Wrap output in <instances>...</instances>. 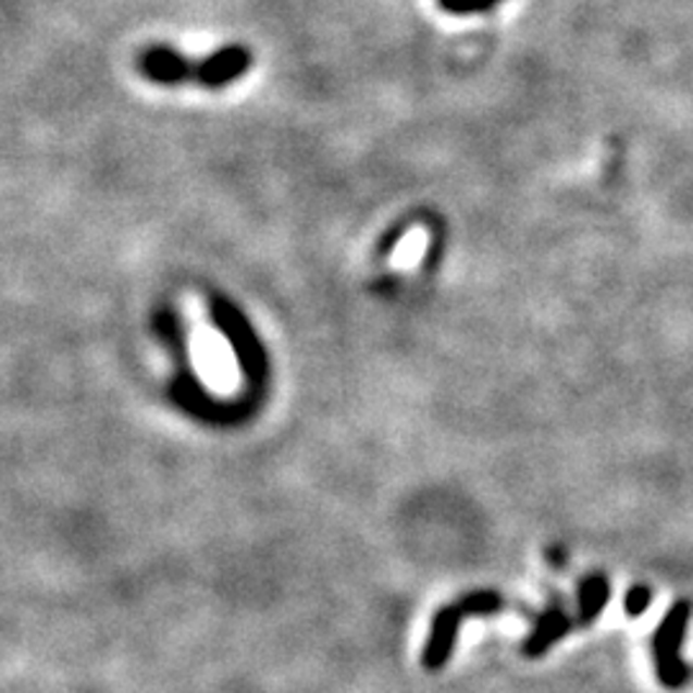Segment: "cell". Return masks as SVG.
Wrapping results in <instances>:
<instances>
[{
	"mask_svg": "<svg viewBox=\"0 0 693 693\" xmlns=\"http://www.w3.org/2000/svg\"><path fill=\"white\" fill-rule=\"evenodd\" d=\"M691 621V604L678 602L663 617L660 627L653 634V660L655 673L666 689H683L691 681L693 670L685 666L681 657V647L685 640V630Z\"/></svg>",
	"mask_w": 693,
	"mask_h": 693,
	"instance_id": "6da1fadb",
	"label": "cell"
},
{
	"mask_svg": "<svg viewBox=\"0 0 693 693\" xmlns=\"http://www.w3.org/2000/svg\"><path fill=\"white\" fill-rule=\"evenodd\" d=\"M255 64L252 49L245 45H228L216 52L203 57V73H201V88L206 90H221L226 85L237 83L245 77Z\"/></svg>",
	"mask_w": 693,
	"mask_h": 693,
	"instance_id": "7a4b0ae2",
	"label": "cell"
},
{
	"mask_svg": "<svg viewBox=\"0 0 693 693\" xmlns=\"http://www.w3.org/2000/svg\"><path fill=\"white\" fill-rule=\"evenodd\" d=\"M573 627L576 621L568 617V611L562 609V604L553 602L545 611L540 614L537 621H534V632L530 634V640H527L524 653L530 657L542 655L549 645H555L557 640L566 638Z\"/></svg>",
	"mask_w": 693,
	"mask_h": 693,
	"instance_id": "3957f363",
	"label": "cell"
},
{
	"mask_svg": "<svg viewBox=\"0 0 693 693\" xmlns=\"http://www.w3.org/2000/svg\"><path fill=\"white\" fill-rule=\"evenodd\" d=\"M611 589L604 576H589L578 585V624H591L609 604Z\"/></svg>",
	"mask_w": 693,
	"mask_h": 693,
	"instance_id": "277c9868",
	"label": "cell"
},
{
	"mask_svg": "<svg viewBox=\"0 0 693 693\" xmlns=\"http://www.w3.org/2000/svg\"><path fill=\"white\" fill-rule=\"evenodd\" d=\"M502 0H437L440 11L449 16H478V13H488L496 9Z\"/></svg>",
	"mask_w": 693,
	"mask_h": 693,
	"instance_id": "5b68a950",
	"label": "cell"
},
{
	"mask_svg": "<svg viewBox=\"0 0 693 693\" xmlns=\"http://www.w3.org/2000/svg\"><path fill=\"white\" fill-rule=\"evenodd\" d=\"M649 602H653V591H649L647 585H634V589H630V593H627L624 609L630 617H640V614L649 606Z\"/></svg>",
	"mask_w": 693,
	"mask_h": 693,
	"instance_id": "8992f818",
	"label": "cell"
}]
</instances>
